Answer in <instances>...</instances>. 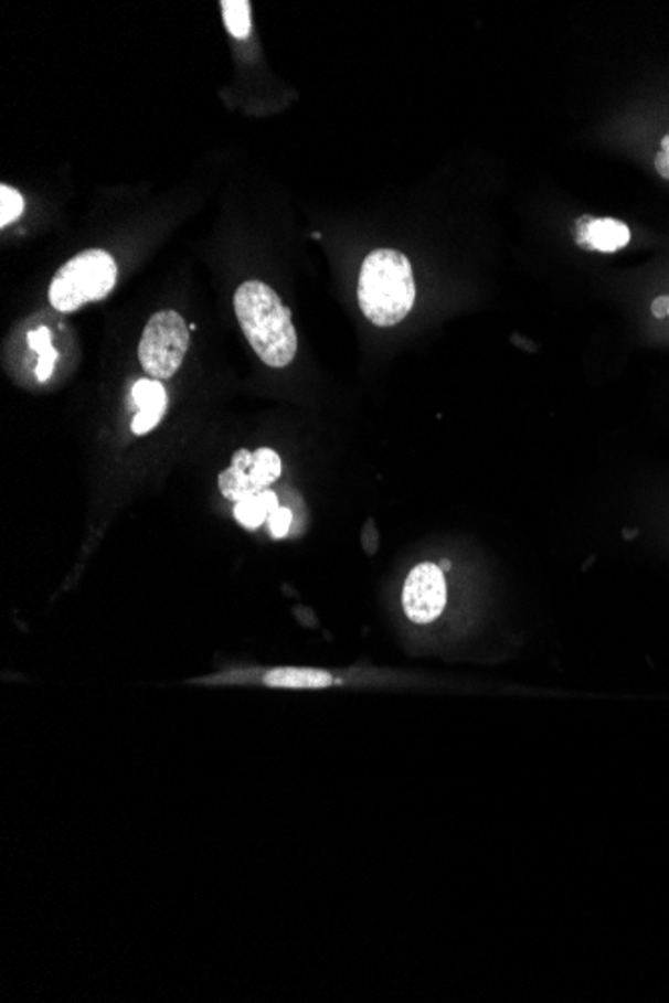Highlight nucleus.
Returning <instances> with one entry per match:
<instances>
[{"mask_svg": "<svg viewBox=\"0 0 669 1003\" xmlns=\"http://www.w3.org/2000/svg\"><path fill=\"white\" fill-rule=\"evenodd\" d=\"M277 509H279V499L270 489H265V491H261L259 495L247 497L235 503V519L243 527L253 531V529H259L269 519L270 513H275Z\"/></svg>", "mask_w": 669, "mask_h": 1003, "instance_id": "obj_10", "label": "nucleus"}, {"mask_svg": "<svg viewBox=\"0 0 669 1003\" xmlns=\"http://www.w3.org/2000/svg\"><path fill=\"white\" fill-rule=\"evenodd\" d=\"M259 681L267 687L279 690H325L341 683V680H337L329 671L307 668L269 669L261 675Z\"/></svg>", "mask_w": 669, "mask_h": 1003, "instance_id": "obj_8", "label": "nucleus"}, {"mask_svg": "<svg viewBox=\"0 0 669 1003\" xmlns=\"http://www.w3.org/2000/svg\"><path fill=\"white\" fill-rule=\"evenodd\" d=\"M651 311H654V314H656L658 319L666 317V314L669 313V297H658V299L654 301V305H651Z\"/></svg>", "mask_w": 669, "mask_h": 1003, "instance_id": "obj_16", "label": "nucleus"}, {"mask_svg": "<svg viewBox=\"0 0 669 1003\" xmlns=\"http://www.w3.org/2000/svg\"><path fill=\"white\" fill-rule=\"evenodd\" d=\"M130 397L137 407V415L130 423V429L135 435L151 433L167 413L169 405L167 388L159 378H141L135 383Z\"/></svg>", "mask_w": 669, "mask_h": 1003, "instance_id": "obj_7", "label": "nucleus"}, {"mask_svg": "<svg viewBox=\"0 0 669 1003\" xmlns=\"http://www.w3.org/2000/svg\"><path fill=\"white\" fill-rule=\"evenodd\" d=\"M29 345L39 355L36 378L44 383L53 375L54 365H56V359H59V353L53 346V339H51V331L46 327L34 329V331L29 333Z\"/></svg>", "mask_w": 669, "mask_h": 1003, "instance_id": "obj_11", "label": "nucleus"}, {"mask_svg": "<svg viewBox=\"0 0 669 1003\" xmlns=\"http://www.w3.org/2000/svg\"><path fill=\"white\" fill-rule=\"evenodd\" d=\"M24 211L22 194L9 184L0 186V227L7 228L14 221H19Z\"/></svg>", "mask_w": 669, "mask_h": 1003, "instance_id": "obj_13", "label": "nucleus"}, {"mask_svg": "<svg viewBox=\"0 0 669 1003\" xmlns=\"http://www.w3.org/2000/svg\"><path fill=\"white\" fill-rule=\"evenodd\" d=\"M357 301L371 323L378 327L400 324L415 302V279L410 259L395 248L369 253L359 273Z\"/></svg>", "mask_w": 669, "mask_h": 1003, "instance_id": "obj_2", "label": "nucleus"}, {"mask_svg": "<svg viewBox=\"0 0 669 1003\" xmlns=\"http://www.w3.org/2000/svg\"><path fill=\"white\" fill-rule=\"evenodd\" d=\"M629 241H631L629 227L612 216L604 218L583 216L577 221V245L587 250L616 253L627 247Z\"/></svg>", "mask_w": 669, "mask_h": 1003, "instance_id": "obj_6", "label": "nucleus"}, {"mask_svg": "<svg viewBox=\"0 0 669 1003\" xmlns=\"http://www.w3.org/2000/svg\"><path fill=\"white\" fill-rule=\"evenodd\" d=\"M117 282V263L103 248H91L56 270L49 301L59 313H75L88 302L103 301Z\"/></svg>", "mask_w": 669, "mask_h": 1003, "instance_id": "obj_3", "label": "nucleus"}, {"mask_svg": "<svg viewBox=\"0 0 669 1003\" xmlns=\"http://www.w3.org/2000/svg\"><path fill=\"white\" fill-rule=\"evenodd\" d=\"M661 151L668 152L669 154V132L661 139Z\"/></svg>", "mask_w": 669, "mask_h": 1003, "instance_id": "obj_17", "label": "nucleus"}, {"mask_svg": "<svg viewBox=\"0 0 669 1003\" xmlns=\"http://www.w3.org/2000/svg\"><path fill=\"white\" fill-rule=\"evenodd\" d=\"M291 509H277L275 513H270L269 515L270 535H273L275 540H283V537H287V535H289V529H291Z\"/></svg>", "mask_w": 669, "mask_h": 1003, "instance_id": "obj_14", "label": "nucleus"}, {"mask_svg": "<svg viewBox=\"0 0 669 1003\" xmlns=\"http://www.w3.org/2000/svg\"><path fill=\"white\" fill-rule=\"evenodd\" d=\"M403 611L413 623L429 626L447 605V583L442 565L420 563L411 569L403 585Z\"/></svg>", "mask_w": 669, "mask_h": 1003, "instance_id": "obj_5", "label": "nucleus"}, {"mask_svg": "<svg viewBox=\"0 0 669 1003\" xmlns=\"http://www.w3.org/2000/svg\"><path fill=\"white\" fill-rule=\"evenodd\" d=\"M189 345L191 333L181 314L177 311L152 314L139 343V359L145 373L159 381L173 377L183 365Z\"/></svg>", "mask_w": 669, "mask_h": 1003, "instance_id": "obj_4", "label": "nucleus"}, {"mask_svg": "<svg viewBox=\"0 0 669 1003\" xmlns=\"http://www.w3.org/2000/svg\"><path fill=\"white\" fill-rule=\"evenodd\" d=\"M654 167L658 171L659 177H663L666 181H669V154L668 152L659 151L656 154V161H654Z\"/></svg>", "mask_w": 669, "mask_h": 1003, "instance_id": "obj_15", "label": "nucleus"}, {"mask_svg": "<svg viewBox=\"0 0 669 1003\" xmlns=\"http://www.w3.org/2000/svg\"><path fill=\"white\" fill-rule=\"evenodd\" d=\"M223 19L229 33L235 39H247L251 34V2L248 0H223Z\"/></svg>", "mask_w": 669, "mask_h": 1003, "instance_id": "obj_12", "label": "nucleus"}, {"mask_svg": "<svg viewBox=\"0 0 669 1003\" xmlns=\"http://www.w3.org/2000/svg\"><path fill=\"white\" fill-rule=\"evenodd\" d=\"M251 467L253 454L247 449H238L237 454L233 455L231 467L219 476V489L225 499L238 503L247 497L259 495L261 491L251 477Z\"/></svg>", "mask_w": 669, "mask_h": 1003, "instance_id": "obj_9", "label": "nucleus"}, {"mask_svg": "<svg viewBox=\"0 0 669 1003\" xmlns=\"http://www.w3.org/2000/svg\"><path fill=\"white\" fill-rule=\"evenodd\" d=\"M233 305L245 339L261 361L273 369L289 367L297 355V331L282 297L267 282L247 281L238 287Z\"/></svg>", "mask_w": 669, "mask_h": 1003, "instance_id": "obj_1", "label": "nucleus"}]
</instances>
